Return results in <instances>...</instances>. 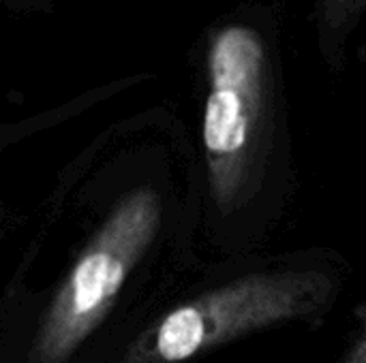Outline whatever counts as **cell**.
I'll use <instances>...</instances> for the list:
<instances>
[{
	"label": "cell",
	"mask_w": 366,
	"mask_h": 363,
	"mask_svg": "<svg viewBox=\"0 0 366 363\" xmlns=\"http://www.w3.org/2000/svg\"><path fill=\"white\" fill-rule=\"evenodd\" d=\"M335 297L322 272L249 274L182 304L142 334L120 363H184L229 340L322 312Z\"/></svg>",
	"instance_id": "obj_1"
},
{
	"label": "cell",
	"mask_w": 366,
	"mask_h": 363,
	"mask_svg": "<svg viewBox=\"0 0 366 363\" xmlns=\"http://www.w3.org/2000/svg\"><path fill=\"white\" fill-rule=\"evenodd\" d=\"M161 201L152 188L129 193L90 237L60 285L28 363H66L114 306L127 276L152 244Z\"/></svg>",
	"instance_id": "obj_2"
},
{
	"label": "cell",
	"mask_w": 366,
	"mask_h": 363,
	"mask_svg": "<svg viewBox=\"0 0 366 363\" xmlns=\"http://www.w3.org/2000/svg\"><path fill=\"white\" fill-rule=\"evenodd\" d=\"M204 113L208 184L221 212L242 205L259 173L262 45L247 28L225 30L210 53Z\"/></svg>",
	"instance_id": "obj_3"
},
{
	"label": "cell",
	"mask_w": 366,
	"mask_h": 363,
	"mask_svg": "<svg viewBox=\"0 0 366 363\" xmlns=\"http://www.w3.org/2000/svg\"><path fill=\"white\" fill-rule=\"evenodd\" d=\"M358 319H360V329H358V336L354 340V347H352L345 363H366V306L360 308Z\"/></svg>",
	"instance_id": "obj_4"
}]
</instances>
